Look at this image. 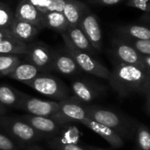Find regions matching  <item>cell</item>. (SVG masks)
Here are the masks:
<instances>
[{
	"label": "cell",
	"instance_id": "1",
	"mask_svg": "<svg viewBox=\"0 0 150 150\" xmlns=\"http://www.w3.org/2000/svg\"><path fill=\"white\" fill-rule=\"evenodd\" d=\"M107 81L123 98L135 94L143 95L150 90V72L134 65L114 62Z\"/></svg>",
	"mask_w": 150,
	"mask_h": 150
},
{
	"label": "cell",
	"instance_id": "2",
	"mask_svg": "<svg viewBox=\"0 0 150 150\" xmlns=\"http://www.w3.org/2000/svg\"><path fill=\"white\" fill-rule=\"evenodd\" d=\"M87 117L109 127L124 140H133L136 121L111 108L97 105H83Z\"/></svg>",
	"mask_w": 150,
	"mask_h": 150
},
{
	"label": "cell",
	"instance_id": "3",
	"mask_svg": "<svg viewBox=\"0 0 150 150\" xmlns=\"http://www.w3.org/2000/svg\"><path fill=\"white\" fill-rule=\"evenodd\" d=\"M0 129L20 145H29L47 139L19 117L0 116Z\"/></svg>",
	"mask_w": 150,
	"mask_h": 150
},
{
	"label": "cell",
	"instance_id": "4",
	"mask_svg": "<svg viewBox=\"0 0 150 150\" xmlns=\"http://www.w3.org/2000/svg\"><path fill=\"white\" fill-rule=\"evenodd\" d=\"M38 93L60 102L70 97L69 87L58 77L49 73H40L33 80L25 83Z\"/></svg>",
	"mask_w": 150,
	"mask_h": 150
},
{
	"label": "cell",
	"instance_id": "5",
	"mask_svg": "<svg viewBox=\"0 0 150 150\" xmlns=\"http://www.w3.org/2000/svg\"><path fill=\"white\" fill-rule=\"evenodd\" d=\"M64 44L66 49L69 51V53L71 54L75 62H76L79 69L82 70V72H86L87 74H90L93 76L107 80L110 75V70L103 65L101 62H99L94 56L78 49L76 47L69 37L67 36L66 33H60Z\"/></svg>",
	"mask_w": 150,
	"mask_h": 150
},
{
	"label": "cell",
	"instance_id": "6",
	"mask_svg": "<svg viewBox=\"0 0 150 150\" xmlns=\"http://www.w3.org/2000/svg\"><path fill=\"white\" fill-rule=\"evenodd\" d=\"M70 97L83 105H91L105 95L104 84L90 77H75L70 83Z\"/></svg>",
	"mask_w": 150,
	"mask_h": 150
},
{
	"label": "cell",
	"instance_id": "7",
	"mask_svg": "<svg viewBox=\"0 0 150 150\" xmlns=\"http://www.w3.org/2000/svg\"><path fill=\"white\" fill-rule=\"evenodd\" d=\"M18 109L23 110L27 114L54 118L64 123L59 115V102L57 101L41 99L25 93Z\"/></svg>",
	"mask_w": 150,
	"mask_h": 150
},
{
	"label": "cell",
	"instance_id": "8",
	"mask_svg": "<svg viewBox=\"0 0 150 150\" xmlns=\"http://www.w3.org/2000/svg\"><path fill=\"white\" fill-rule=\"evenodd\" d=\"M26 60L34 65L41 73L53 71L54 50L41 41H32L27 44Z\"/></svg>",
	"mask_w": 150,
	"mask_h": 150
},
{
	"label": "cell",
	"instance_id": "9",
	"mask_svg": "<svg viewBox=\"0 0 150 150\" xmlns=\"http://www.w3.org/2000/svg\"><path fill=\"white\" fill-rule=\"evenodd\" d=\"M19 118L47 139L58 136L67 126V124L49 117L34 116L25 113Z\"/></svg>",
	"mask_w": 150,
	"mask_h": 150
},
{
	"label": "cell",
	"instance_id": "10",
	"mask_svg": "<svg viewBox=\"0 0 150 150\" xmlns=\"http://www.w3.org/2000/svg\"><path fill=\"white\" fill-rule=\"evenodd\" d=\"M112 54L115 59V62L134 65L146 70L143 63V55L140 54L122 38L112 40Z\"/></svg>",
	"mask_w": 150,
	"mask_h": 150
},
{
	"label": "cell",
	"instance_id": "11",
	"mask_svg": "<svg viewBox=\"0 0 150 150\" xmlns=\"http://www.w3.org/2000/svg\"><path fill=\"white\" fill-rule=\"evenodd\" d=\"M78 25L87 37L93 49L96 52H101L103 49V34L97 16L89 10L83 15Z\"/></svg>",
	"mask_w": 150,
	"mask_h": 150
},
{
	"label": "cell",
	"instance_id": "12",
	"mask_svg": "<svg viewBox=\"0 0 150 150\" xmlns=\"http://www.w3.org/2000/svg\"><path fill=\"white\" fill-rule=\"evenodd\" d=\"M53 71H56L65 76L77 77L80 76L82 70L76 62L65 48L54 50L53 57Z\"/></svg>",
	"mask_w": 150,
	"mask_h": 150
},
{
	"label": "cell",
	"instance_id": "13",
	"mask_svg": "<svg viewBox=\"0 0 150 150\" xmlns=\"http://www.w3.org/2000/svg\"><path fill=\"white\" fill-rule=\"evenodd\" d=\"M59 115L66 124L70 122L80 124L87 117L83 105L74 100L71 97L59 102Z\"/></svg>",
	"mask_w": 150,
	"mask_h": 150
},
{
	"label": "cell",
	"instance_id": "14",
	"mask_svg": "<svg viewBox=\"0 0 150 150\" xmlns=\"http://www.w3.org/2000/svg\"><path fill=\"white\" fill-rule=\"evenodd\" d=\"M80 124L83 125L84 127L97 134L98 136L103 138L114 149H120L124 147L125 145V140L121 138L117 133H115L109 127L92 120L88 117H86Z\"/></svg>",
	"mask_w": 150,
	"mask_h": 150
},
{
	"label": "cell",
	"instance_id": "15",
	"mask_svg": "<svg viewBox=\"0 0 150 150\" xmlns=\"http://www.w3.org/2000/svg\"><path fill=\"white\" fill-rule=\"evenodd\" d=\"M14 17L36 25L40 30L44 28L43 14L26 0H20L14 11Z\"/></svg>",
	"mask_w": 150,
	"mask_h": 150
},
{
	"label": "cell",
	"instance_id": "16",
	"mask_svg": "<svg viewBox=\"0 0 150 150\" xmlns=\"http://www.w3.org/2000/svg\"><path fill=\"white\" fill-rule=\"evenodd\" d=\"M10 30L12 35L18 40L25 44H28L33 41L34 38L40 31V29L38 28L36 25L23 20H19L16 18H14L13 19Z\"/></svg>",
	"mask_w": 150,
	"mask_h": 150
},
{
	"label": "cell",
	"instance_id": "17",
	"mask_svg": "<svg viewBox=\"0 0 150 150\" xmlns=\"http://www.w3.org/2000/svg\"><path fill=\"white\" fill-rule=\"evenodd\" d=\"M65 33L76 47L92 56L96 54V51L93 49L87 37L78 25H70Z\"/></svg>",
	"mask_w": 150,
	"mask_h": 150
},
{
	"label": "cell",
	"instance_id": "18",
	"mask_svg": "<svg viewBox=\"0 0 150 150\" xmlns=\"http://www.w3.org/2000/svg\"><path fill=\"white\" fill-rule=\"evenodd\" d=\"M89 11L87 5L79 0H68L64 5L62 13L67 18L69 25H79L83 15Z\"/></svg>",
	"mask_w": 150,
	"mask_h": 150
},
{
	"label": "cell",
	"instance_id": "19",
	"mask_svg": "<svg viewBox=\"0 0 150 150\" xmlns=\"http://www.w3.org/2000/svg\"><path fill=\"white\" fill-rule=\"evenodd\" d=\"M24 94V92L9 84L0 83V105L6 109H18Z\"/></svg>",
	"mask_w": 150,
	"mask_h": 150
},
{
	"label": "cell",
	"instance_id": "20",
	"mask_svg": "<svg viewBox=\"0 0 150 150\" xmlns=\"http://www.w3.org/2000/svg\"><path fill=\"white\" fill-rule=\"evenodd\" d=\"M41 72L30 62H20L17 65L13 70L8 75V76L16 81L21 82L24 84L33 78H35Z\"/></svg>",
	"mask_w": 150,
	"mask_h": 150
},
{
	"label": "cell",
	"instance_id": "21",
	"mask_svg": "<svg viewBox=\"0 0 150 150\" xmlns=\"http://www.w3.org/2000/svg\"><path fill=\"white\" fill-rule=\"evenodd\" d=\"M44 28H49L58 32L64 33L69 26V24L62 12L51 11L43 15Z\"/></svg>",
	"mask_w": 150,
	"mask_h": 150
},
{
	"label": "cell",
	"instance_id": "22",
	"mask_svg": "<svg viewBox=\"0 0 150 150\" xmlns=\"http://www.w3.org/2000/svg\"><path fill=\"white\" fill-rule=\"evenodd\" d=\"M119 33L122 37L137 39V40H150V30L145 25H127L119 28Z\"/></svg>",
	"mask_w": 150,
	"mask_h": 150
},
{
	"label": "cell",
	"instance_id": "23",
	"mask_svg": "<svg viewBox=\"0 0 150 150\" xmlns=\"http://www.w3.org/2000/svg\"><path fill=\"white\" fill-rule=\"evenodd\" d=\"M133 139L135 141L136 150H150L149 128L139 121H136Z\"/></svg>",
	"mask_w": 150,
	"mask_h": 150
},
{
	"label": "cell",
	"instance_id": "24",
	"mask_svg": "<svg viewBox=\"0 0 150 150\" xmlns=\"http://www.w3.org/2000/svg\"><path fill=\"white\" fill-rule=\"evenodd\" d=\"M43 15L51 11L62 12L68 0H26Z\"/></svg>",
	"mask_w": 150,
	"mask_h": 150
},
{
	"label": "cell",
	"instance_id": "25",
	"mask_svg": "<svg viewBox=\"0 0 150 150\" xmlns=\"http://www.w3.org/2000/svg\"><path fill=\"white\" fill-rule=\"evenodd\" d=\"M27 44L18 40H0V54H26Z\"/></svg>",
	"mask_w": 150,
	"mask_h": 150
},
{
	"label": "cell",
	"instance_id": "26",
	"mask_svg": "<svg viewBox=\"0 0 150 150\" xmlns=\"http://www.w3.org/2000/svg\"><path fill=\"white\" fill-rule=\"evenodd\" d=\"M20 62L21 60L18 55L0 54V76H8L13 69Z\"/></svg>",
	"mask_w": 150,
	"mask_h": 150
},
{
	"label": "cell",
	"instance_id": "27",
	"mask_svg": "<svg viewBox=\"0 0 150 150\" xmlns=\"http://www.w3.org/2000/svg\"><path fill=\"white\" fill-rule=\"evenodd\" d=\"M48 147L53 150H86L85 148L74 142H69L60 139L58 136L52 137L47 140Z\"/></svg>",
	"mask_w": 150,
	"mask_h": 150
},
{
	"label": "cell",
	"instance_id": "28",
	"mask_svg": "<svg viewBox=\"0 0 150 150\" xmlns=\"http://www.w3.org/2000/svg\"><path fill=\"white\" fill-rule=\"evenodd\" d=\"M122 39L133 48H134L140 54L150 55V40H137L125 37H122Z\"/></svg>",
	"mask_w": 150,
	"mask_h": 150
},
{
	"label": "cell",
	"instance_id": "29",
	"mask_svg": "<svg viewBox=\"0 0 150 150\" xmlns=\"http://www.w3.org/2000/svg\"><path fill=\"white\" fill-rule=\"evenodd\" d=\"M14 18V12L10 6L0 2V28L10 29Z\"/></svg>",
	"mask_w": 150,
	"mask_h": 150
},
{
	"label": "cell",
	"instance_id": "30",
	"mask_svg": "<svg viewBox=\"0 0 150 150\" xmlns=\"http://www.w3.org/2000/svg\"><path fill=\"white\" fill-rule=\"evenodd\" d=\"M20 146L0 129V150H19Z\"/></svg>",
	"mask_w": 150,
	"mask_h": 150
},
{
	"label": "cell",
	"instance_id": "31",
	"mask_svg": "<svg viewBox=\"0 0 150 150\" xmlns=\"http://www.w3.org/2000/svg\"><path fill=\"white\" fill-rule=\"evenodd\" d=\"M149 0H128L127 5L132 8L139 9L142 11L149 13L150 11V7L149 4Z\"/></svg>",
	"mask_w": 150,
	"mask_h": 150
},
{
	"label": "cell",
	"instance_id": "32",
	"mask_svg": "<svg viewBox=\"0 0 150 150\" xmlns=\"http://www.w3.org/2000/svg\"><path fill=\"white\" fill-rule=\"evenodd\" d=\"M17 40L11 33L10 29L0 28V40Z\"/></svg>",
	"mask_w": 150,
	"mask_h": 150
},
{
	"label": "cell",
	"instance_id": "33",
	"mask_svg": "<svg viewBox=\"0 0 150 150\" xmlns=\"http://www.w3.org/2000/svg\"><path fill=\"white\" fill-rule=\"evenodd\" d=\"M122 1L124 0H90V2L96 4H99V5H113Z\"/></svg>",
	"mask_w": 150,
	"mask_h": 150
},
{
	"label": "cell",
	"instance_id": "34",
	"mask_svg": "<svg viewBox=\"0 0 150 150\" xmlns=\"http://www.w3.org/2000/svg\"><path fill=\"white\" fill-rule=\"evenodd\" d=\"M22 150H44L40 146H39L36 143H33V144H29L27 145L25 149Z\"/></svg>",
	"mask_w": 150,
	"mask_h": 150
},
{
	"label": "cell",
	"instance_id": "35",
	"mask_svg": "<svg viewBox=\"0 0 150 150\" xmlns=\"http://www.w3.org/2000/svg\"><path fill=\"white\" fill-rule=\"evenodd\" d=\"M85 149L86 150H106V149H101V148H98V147H96V146H91V145L86 146V147H85Z\"/></svg>",
	"mask_w": 150,
	"mask_h": 150
},
{
	"label": "cell",
	"instance_id": "36",
	"mask_svg": "<svg viewBox=\"0 0 150 150\" xmlns=\"http://www.w3.org/2000/svg\"><path fill=\"white\" fill-rule=\"evenodd\" d=\"M6 112H7V109L4 108V106H2V105H0V116L6 115Z\"/></svg>",
	"mask_w": 150,
	"mask_h": 150
}]
</instances>
